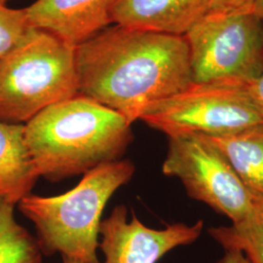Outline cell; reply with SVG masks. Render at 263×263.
<instances>
[{
    "label": "cell",
    "instance_id": "6da1fadb",
    "mask_svg": "<svg viewBox=\"0 0 263 263\" xmlns=\"http://www.w3.org/2000/svg\"><path fill=\"white\" fill-rule=\"evenodd\" d=\"M78 93L133 124L144 110L192 82L184 35L115 25L76 48Z\"/></svg>",
    "mask_w": 263,
    "mask_h": 263
},
{
    "label": "cell",
    "instance_id": "7a4b0ae2",
    "mask_svg": "<svg viewBox=\"0 0 263 263\" xmlns=\"http://www.w3.org/2000/svg\"><path fill=\"white\" fill-rule=\"evenodd\" d=\"M131 123L81 94L52 104L25 124L39 177L52 181L121 160L133 141Z\"/></svg>",
    "mask_w": 263,
    "mask_h": 263
},
{
    "label": "cell",
    "instance_id": "3957f363",
    "mask_svg": "<svg viewBox=\"0 0 263 263\" xmlns=\"http://www.w3.org/2000/svg\"><path fill=\"white\" fill-rule=\"evenodd\" d=\"M135 170L130 160H118L87 172L76 187L64 194H28L20 200V211L35 226L43 254L101 263L98 249L102 214L113 193L131 180Z\"/></svg>",
    "mask_w": 263,
    "mask_h": 263
},
{
    "label": "cell",
    "instance_id": "277c9868",
    "mask_svg": "<svg viewBox=\"0 0 263 263\" xmlns=\"http://www.w3.org/2000/svg\"><path fill=\"white\" fill-rule=\"evenodd\" d=\"M76 48L33 28L0 59V121L28 122L52 104L78 93Z\"/></svg>",
    "mask_w": 263,
    "mask_h": 263
},
{
    "label": "cell",
    "instance_id": "5b68a950",
    "mask_svg": "<svg viewBox=\"0 0 263 263\" xmlns=\"http://www.w3.org/2000/svg\"><path fill=\"white\" fill-rule=\"evenodd\" d=\"M249 84L237 80L191 82L179 93L151 104L140 120L167 137L241 131L263 123Z\"/></svg>",
    "mask_w": 263,
    "mask_h": 263
},
{
    "label": "cell",
    "instance_id": "8992f818",
    "mask_svg": "<svg viewBox=\"0 0 263 263\" xmlns=\"http://www.w3.org/2000/svg\"><path fill=\"white\" fill-rule=\"evenodd\" d=\"M184 37L192 82L251 83L263 73V20L253 9L207 13Z\"/></svg>",
    "mask_w": 263,
    "mask_h": 263
},
{
    "label": "cell",
    "instance_id": "52a82bcc",
    "mask_svg": "<svg viewBox=\"0 0 263 263\" xmlns=\"http://www.w3.org/2000/svg\"><path fill=\"white\" fill-rule=\"evenodd\" d=\"M162 172L181 181L188 196L226 216L232 223L242 220L254 200L223 153L205 135L168 137Z\"/></svg>",
    "mask_w": 263,
    "mask_h": 263
},
{
    "label": "cell",
    "instance_id": "ba28073f",
    "mask_svg": "<svg viewBox=\"0 0 263 263\" xmlns=\"http://www.w3.org/2000/svg\"><path fill=\"white\" fill-rule=\"evenodd\" d=\"M203 227V220H198L191 226L175 223L154 229L135 214L129 221L127 208L118 205L100 226L101 263H157L173 250L195 243Z\"/></svg>",
    "mask_w": 263,
    "mask_h": 263
},
{
    "label": "cell",
    "instance_id": "9c48e42d",
    "mask_svg": "<svg viewBox=\"0 0 263 263\" xmlns=\"http://www.w3.org/2000/svg\"><path fill=\"white\" fill-rule=\"evenodd\" d=\"M118 0H37L25 8L31 27L77 46L106 28Z\"/></svg>",
    "mask_w": 263,
    "mask_h": 263
},
{
    "label": "cell",
    "instance_id": "30bf717a",
    "mask_svg": "<svg viewBox=\"0 0 263 263\" xmlns=\"http://www.w3.org/2000/svg\"><path fill=\"white\" fill-rule=\"evenodd\" d=\"M208 12V0H118L112 23L123 28L185 35Z\"/></svg>",
    "mask_w": 263,
    "mask_h": 263
},
{
    "label": "cell",
    "instance_id": "8fae6325",
    "mask_svg": "<svg viewBox=\"0 0 263 263\" xmlns=\"http://www.w3.org/2000/svg\"><path fill=\"white\" fill-rule=\"evenodd\" d=\"M39 175L25 139V124L0 121V199L18 204Z\"/></svg>",
    "mask_w": 263,
    "mask_h": 263
},
{
    "label": "cell",
    "instance_id": "7c38bea8",
    "mask_svg": "<svg viewBox=\"0 0 263 263\" xmlns=\"http://www.w3.org/2000/svg\"><path fill=\"white\" fill-rule=\"evenodd\" d=\"M207 137L229 161L254 203L263 202V123Z\"/></svg>",
    "mask_w": 263,
    "mask_h": 263
},
{
    "label": "cell",
    "instance_id": "4fadbf2b",
    "mask_svg": "<svg viewBox=\"0 0 263 263\" xmlns=\"http://www.w3.org/2000/svg\"><path fill=\"white\" fill-rule=\"evenodd\" d=\"M208 232L224 251L236 250L251 263H263V202L254 203L242 220L229 226L212 227Z\"/></svg>",
    "mask_w": 263,
    "mask_h": 263
},
{
    "label": "cell",
    "instance_id": "5bb4252c",
    "mask_svg": "<svg viewBox=\"0 0 263 263\" xmlns=\"http://www.w3.org/2000/svg\"><path fill=\"white\" fill-rule=\"evenodd\" d=\"M15 205L0 199V263H42L36 238L15 218Z\"/></svg>",
    "mask_w": 263,
    "mask_h": 263
},
{
    "label": "cell",
    "instance_id": "9a60e30c",
    "mask_svg": "<svg viewBox=\"0 0 263 263\" xmlns=\"http://www.w3.org/2000/svg\"><path fill=\"white\" fill-rule=\"evenodd\" d=\"M32 28L25 9H11L0 2V59L17 47Z\"/></svg>",
    "mask_w": 263,
    "mask_h": 263
},
{
    "label": "cell",
    "instance_id": "2e32d148",
    "mask_svg": "<svg viewBox=\"0 0 263 263\" xmlns=\"http://www.w3.org/2000/svg\"><path fill=\"white\" fill-rule=\"evenodd\" d=\"M255 0H208L207 13L253 9Z\"/></svg>",
    "mask_w": 263,
    "mask_h": 263
},
{
    "label": "cell",
    "instance_id": "e0dca14e",
    "mask_svg": "<svg viewBox=\"0 0 263 263\" xmlns=\"http://www.w3.org/2000/svg\"><path fill=\"white\" fill-rule=\"evenodd\" d=\"M249 91L263 119V73L249 84Z\"/></svg>",
    "mask_w": 263,
    "mask_h": 263
},
{
    "label": "cell",
    "instance_id": "ac0fdd59",
    "mask_svg": "<svg viewBox=\"0 0 263 263\" xmlns=\"http://www.w3.org/2000/svg\"><path fill=\"white\" fill-rule=\"evenodd\" d=\"M216 263H251L242 252L236 250L224 251L222 257Z\"/></svg>",
    "mask_w": 263,
    "mask_h": 263
},
{
    "label": "cell",
    "instance_id": "d6986e66",
    "mask_svg": "<svg viewBox=\"0 0 263 263\" xmlns=\"http://www.w3.org/2000/svg\"><path fill=\"white\" fill-rule=\"evenodd\" d=\"M253 11L255 15H257L258 17H260L263 20V0H255L254 1Z\"/></svg>",
    "mask_w": 263,
    "mask_h": 263
},
{
    "label": "cell",
    "instance_id": "ffe728a7",
    "mask_svg": "<svg viewBox=\"0 0 263 263\" xmlns=\"http://www.w3.org/2000/svg\"><path fill=\"white\" fill-rule=\"evenodd\" d=\"M63 263H83L79 260H76L73 258H68V257H63Z\"/></svg>",
    "mask_w": 263,
    "mask_h": 263
},
{
    "label": "cell",
    "instance_id": "44dd1931",
    "mask_svg": "<svg viewBox=\"0 0 263 263\" xmlns=\"http://www.w3.org/2000/svg\"><path fill=\"white\" fill-rule=\"evenodd\" d=\"M7 0H0V2H3V3H5Z\"/></svg>",
    "mask_w": 263,
    "mask_h": 263
}]
</instances>
